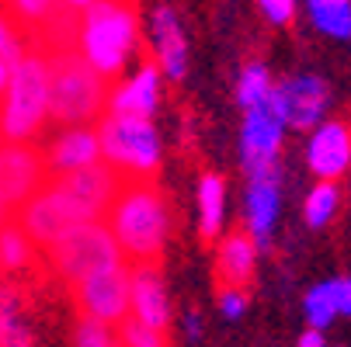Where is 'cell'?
I'll list each match as a JSON object with an SVG mask.
<instances>
[{
	"label": "cell",
	"instance_id": "obj_1",
	"mask_svg": "<svg viewBox=\"0 0 351 347\" xmlns=\"http://www.w3.org/2000/svg\"><path fill=\"white\" fill-rule=\"evenodd\" d=\"M105 216L122 257H129L132 264H157L171 236V205L164 191L154 184V177L122 181Z\"/></svg>",
	"mask_w": 351,
	"mask_h": 347
},
{
	"label": "cell",
	"instance_id": "obj_2",
	"mask_svg": "<svg viewBox=\"0 0 351 347\" xmlns=\"http://www.w3.org/2000/svg\"><path fill=\"white\" fill-rule=\"evenodd\" d=\"M73 49L101 77L115 80L139 53V11L132 0H94L80 11Z\"/></svg>",
	"mask_w": 351,
	"mask_h": 347
},
{
	"label": "cell",
	"instance_id": "obj_3",
	"mask_svg": "<svg viewBox=\"0 0 351 347\" xmlns=\"http://www.w3.org/2000/svg\"><path fill=\"white\" fill-rule=\"evenodd\" d=\"M108 108V80L97 77L77 49L49 53V118L60 125H90Z\"/></svg>",
	"mask_w": 351,
	"mask_h": 347
},
{
	"label": "cell",
	"instance_id": "obj_4",
	"mask_svg": "<svg viewBox=\"0 0 351 347\" xmlns=\"http://www.w3.org/2000/svg\"><path fill=\"white\" fill-rule=\"evenodd\" d=\"M49 122V56L25 53L0 90V139L32 142Z\"/></svg>",
	"mask_w": 351,
	"mask_h": 347
},
{
	"label": "cell",
	"instance_id": "obj_5",
	"mask_svg": "<svg viewBox=\"0 0 351 347\" xmlns=\"http://www.w3.org/2000/svg\"><path fill=\"white\" fill-rule=\"evenodd\" d=\"M97 142H101V160L132 181L154 177L164 157V142L154 125V118L136 115H105L97 125Z\"/></svg>",
	"mask_w": 351,
	"mask_h": 347
},
{
	"label": "cell",
	"instance_id": "obj_6",
	"mask_svg": "<svg viewBox=\"0 0 351 347\" xmlns=\"http://www.w3.org/2000/svg\"><path fill=\"white\" fill-rule=\"evenodd\" d=\"M90 219H97V216L84 202H77L60 177H53V181H45L42 188H35L18 205V226L32 236L35 246H45V250L56 240H63L73 226L90 222Z\"/></svg>",
	"mask_w": 351,
	"mask_h": 347
},
{
	"label": "cell",
	"instance_id": "obj_7",
	"mask_svg": "<svg viewBox=\"0 0 351 347\" xmlns=\"http://www.w3.org/2000/svg\"><path fill=\"white\" fill-rule=\"evenodd\" d=\"M49 261H53V271L60 274V281H66V285H77L90 271L125 264L105 219H90V222L73 226L63 240H56L49 246Z\"/></svg>",
	"mask_w": 351,
	"mask_h": 347
},
{
	"label": "cell",
	"instance_id": "obj_8",
	"mask_svg": "<svg viewBox=\"0 0 351 347\" xmlns=\"http://www.w3.org/2000/svg\"><path fill=\"white\" fill-rule=\"evenodd\" d=\"M268 101L282 115L285 129L310 132L330 112V83L320 73H292L271 83Z\"/></svg>",
	"mask_w": 351,
	"mask_h": 347
},
{
	"label": "cell",
	"instance_id": "obj_9",
	"mask_svg": "<svg viewBox=\"0 0 351 347\" xmlns=\"http://www.w3.org/2000/svg\"><path fill=\"white\" fill-rule=\"evenodd\" d=\"M285 142V122L271 108V101H261L254 108H243L240 125V167L247 177L258 174H278V157Z\"/></svg>",
	"mask_w": 351,
	"mask_h": 347
},
{
	"label": "cell",
	"instance_id": "obj_10",
	"mask_svg": "<svg viewBox=\"0 0 351 347\" xmlns=\"http://www.w3.org/2000/svg\"><path fill=\"white\" fill-rule=\"evenodd\" d=\"M73 295H77L80 316L119 326L122 320H129V268L112 264L101 271H90L73 285Z\"/></svg>",
	"mask_w": 351,
	"mask_h": 347
},
{
	"label": "cell",
	"instance_id": "obj_11",
	"mask_svg": "<svg viewBox=\"0 0 351 347\" xmlns=\"http://www.w3.org/2000/svg\"><path fill=\"white\" fill-rule=\"evenodd\" d=\"M45 174V157L32 142L0 139V219L18 209L35 188H42Z\"/></svg>",
	"mask_w": 351,
	"mask_h": 347
},
{
	"label": "cell",
	"instance_id": "obj_12",
	"mask_svg": "<svg viewBox=\"0 0 351 347\" xmlns=\"http://www.w3.org/2000/svg\"><path fill=\"white\" fill-rule=\"evenodd\" d=\"M306 167L317 181H341L351 170V125L341 118H324L310 129Z\"/></svg>",
	"mask_w": 351,
	"mask_h": 347
},
{
	"label": "cell",
	"instance_id": "obj_13",
	"mask_svg": "<svg viewBox=\"0 0 351 347\" xmlns=\"http://www.w3.org/2000/svg\"><path fill=\"white\" fill-rule=\"evenodd\" d=\"M282 170L278 174H258L247 177V191H243V222H247V236L258 243V250H268L275 240V226L282 216Z\"/></svg>",
	"mask_w": 351,
	"mask_h": 347
},
{
	"label": "cell",
	"instance_id": "obj_14",
	"mask_svg": "<svg viewBox=\"0 0 351 347\" xmlns=\"http://www.w3.org/2000/svg\"><path fill=\"white\" fill-rule=\"evenodd\" d=\"M129 320L167 330L171 326V295L160 268L154 261L129 268Z\"/></svg>",
	"mask_w": 351,
	"mask_h": 347
},
{
	"label": "cell",
	"instance_id": "obj_15",
	"mask_svg": "<svg viewBox=\"0 0 351 347\" xmlns=\"http://www.w3.org/2000/svg\"><path fill=\"white\" fill-rule=\"evenodd\" d=\"M149 45H154V63L164 80L181 83L188 77V35L174 8L160 4L149 14Z\"/></svg>",
	"mask_w": 351,
	"mask_h": 347
},
{
	"label": "cell",
	"instance_id": "obj_16",
	"mask_svg": "<svg viewBox=\"0 0 351 347\" xmlns=\"http://www.w3.org/2000/svg\"><path fill=\"white\" fill-rule=\"evenodd\" d=\"M164 97V73L157 70L154 60L136 66L132 77H125L112 94H108V115H136V118H154Z\"/></svg>",
	"mask_w": 351,
	"mask_h": 347
},
{
	"label": "cell",
	"instance_id": "obj_17",
	"mask_svg": "<svg viewBox=\"0 0 351 347\" xmlns=\"http://www.w3.org/2000/svg\"><path fill=\"white\" fill-rule=\"evenodd\" d=\"M101 160V142H97L94 125H66L53 146L45 150V170L49 174H73Z\"/></svg>",
	"mask_w": 351,
	"mask_h": 347
},
{
	"label": "cell",
	"instance_id": "obj_18",
	"mask_svg": "<svg viewBox=\"0 0 351 347\" xmlns=\"http://www.w3.org/2000/svg\"><path fill=\"white\" fill-rule=\"evenodd\" d=\"M60 181L66 184V191L77 198V202H84L97 219H105V212H108V205H112V198H115V191L122 188V174H115L105 160H97V164H90V167H84V170H73V174H60Z\"/></svg>",
	"mask_w": 351,
	"mask_h": 347
},
{
	"label": "cell",
	"instance_id": "obj_19",
	"mask_svg": "<svg viewBox=\"0 0 351 347\" xmlns=\"http://www.w3.org/2000/svg\"><path fill=\"white\" fill-rule=\"evenodd\" d=\"M258 243L250 240L247 233H230L219 240L216 250V274L223 281V288H247L254 281L258 271Z\"/></svg>",
	"mask_w": 351,
	"mask_h": 347
},
{
	"label": "cell",
	"instance_id": "obj_20",
	"mask_svg": "<svg viewBox=\"0 0 351 347\" xmlns=\"http://www.w3.org/2000/svg\"><path fill=\"white\" fill-rule=\"evenodd\" d=\"M32 344H35V326H32L28 295L18 281L4 278L0 281V347H32Z\"/></svg>",
	"mask_w": 351,
	"mask_h": 347
},
{
	"label": "cell",
	"instance_id": "obj_21",
	"mask_svg": "<svg viewBox=\"0 0 351 347\" xmlns=\"http://www.w3.org/2000/svg\"><path fill=\"white\" fill-rule=\"evenodd\" d=\"M195 212H198V236L206 243L216 240L226 226V181L219 174H202L195 191Z\"/></svg>",
	"mask_w": 351,
	"mask_h": 347
},
{
	"label": "cell",
	"instance_id": "obj_22",
	"mask_svg": "<svg viewBox=\"0 0 351 347\" xmlns=\"http://www.w3.org/2000/svg\"><path fill=\"white\" fill-rule=\"evenodd\" d=\"M35 250L32 236L18 226V219H0V274H25L35 268Z\"/></svg>",
	"mask_w": 351,
	"mask_h": 347
},
{
	"label": "cell",
	"instance_id": "obj_23",
	"mask_svg": "<svg viewBox=\"0 0 351 347\" xmlns=\"http://www.w3.org/2000/svg\"><path fill=\"white\" fill-rule=\"evenodd\" d=\"M306 14L313 28L327 38H351V0H306Z\"/></svg>",
	"mask_w": 351,
	"mask_h": 347
},
{
	"label": "cell",
	"instance_id": "obj_24",
	"mask_svg": "<svg viewBox=\"0 0 351 347\" xmlns=\"http://www.w3.org/2000/svg\"><path fill=\"white\" fill-rule=\"evenodd\" d=\"M341 205H344L341 188L334 181H317L306 191V198H303V219H306L310 229H324V226H330L337 219Z\"/></svg>",
	"mask_w": 351,
	"mask_h": 347
},
{
	"label": "cell",
	"instance_id": "obj_25",
	"mask_svg": "<svg viewBox=\"0 0 351 347\" xmlns=\"http://www.w3.org/2000/svg\"><path fill=\"white\" fill-rule=\"evenodd\" d=\"M303 313H306V323L317 326V330H327L341 313H337V281L327 278L320 285H313L303 299Z\"/></svg>",
	"mask_w": 351,
	"mask_h": 347
},
{
	"label": "cell",
	"instance_id": "obj_26",
	"mask_svg": "<svg viewBox=\"0 0 351 347\" xmlns=\"http://www.w3.org/2000/svg\"><path fill=\"white\" fill-rule=\"evenodd\" d=\"M271 70L265 66V63H258V60H250L243 70H240V77H237V105L240 108H254V105H261V101H268V94H271Z\"/></svg>",
	"mask_w": 351,
	"mask_h": 347
},
{
	"label": "cell",
	"instance_id": "obj_27",
	"mask_svg": "<svg viewBox=\"0 0 351 347\" xmlns=\"http://www.w3.org/2000/svg\"><path fill=\"white\" fill-rule=\"evenodd\" d=\"M4 4H8V18L32 35H42L49 21L60 14L56 0H4Z\"/></svg>",
	"mask_w": 351,
	"mask_h": 347
},
{
	"label": "cell",
	"instance_id": "obj_28",
	"mask_svg": "<svg viewBox=\"0 0 351 347\" xmlns=\"http://www.w3.org/2000/svg\"><path fill=\"white\" fill-rule=\"evenodd\" d=\"M73 347H122L119 344V326L80 316L73 323Z\"/></svg>",
	"mask_w": 351,
	"mask_h": 347
},
{
	"label": "cell",
	"instance_id": "obj_29",
	"mask_svg": "<svg viewBox=\"0 0 351 347\" xmlns=\"http://www.w3.org/2000/svg\"><path fill=\"white\" fill-rule=\"evenodd\" d=\"M119 344L122 347H171L167 330L146 326V323H136V320H122L119 323Z\"/></svg>",
	"mask_w": 351,
	"mask_h": 347
},
{
	"label": "cell",
	"instance_id": "obj_30",
	"mask_svg": "<svg viewBox=\"0 0 351 347\" xmlns=\"http://www.w3.org/2000/svg\"><path fill=\"white\" fill-rule=\"evenodd\" d=\"M28 31L21 25H14L8 14H0V60H4L8 66H14L25 53H28V45H25Z\"/></svg>",
	"mask_w": 351,
	"mask_h": 347
},
{
	"label": "cell",
	"instance_id": "obj_31",
	"mask_svg": "<svg viewBox=\"0 0 351 347\" xmlns=\"http://www.w3.org/2000/svg\"><path fill=\"white\" fill-rule=\"evenodd\" d=\"M258 8L265 14L268 25L275 28H289L295 21V11H299V0H258Z\"/></svg>",
	"mask_w": 351,
	"mask_h": 347
},
{
	"label": "cell",
	"instance_id": "obj_32",
	"mask_svg": "<svg viewBox=\"0 0 351 347\" xmlns=\"http://www.w3.org/2000/svg\"><path fill=\"white\" fill-rule=\"evenodd\" d=\"M219 313L226 320H240L247 313V292L243 288H223L219 292Z\"/></svg>",
	"mask_w": 351,
	"mask_h": 347
},
{
	"label": "cell",
	"instance_id": "obj_33",
	"mask_svg": "<svg viewBox=\"0 0 351 347\" xmlns=\"http://www.w3.org/2000/svg\"><path fill=\"white\" fill-rule=\"evenodd\" d=\"M337 281V313L351 316V274L348 278H334Z\"/></svg>",
	"mask_w": 351,
	"mask_h": 347
},
{
	"label": "cell",
	"instance_id": "obj_34",
	"mask_svg": "<svg viewBox=\"0 0 351 347\" xmlns=\"http://www.w3.org/2000/svg\"><path fill=\"white\" fill-rule=\"evenodd\" d=\"M181 326H184V340H188V344L202 340V316H198V313H188V316L181 320Z\"/></svg>",
	"mask_w": 351,
	"mask_h": 347
},
{
	"label": "cell",
	"instance_id": "obj_35",
	"mask_svg": "<svg viewBox=\"0 0 351 347\" xmlns=\"http://www.w3.org/2000/svg\"><path fill=\"white\" fill-rule=\"evenodd\" d=\"M295 347H330V344H327V333H324V330L310 326V330H303V333H299Z\"/></svg>",
	"mask_w": 351,
	"mask_h": 347
},
{
	"label": "cell",
	"instance_id": "obj_36",
	"mask_svg": "<svg viewBox=\"0 0 351 347\" xmlns=\"http://www.w3.org/2000/svg\"><path fill=\"white\" fill-rule=\"evenodd\" d=\"M90 4H94V0H56L60 14H70V18H80V11L90 8Z\"/></svg>",
	"mask_w": 351,
	"mask_h": 347
},
{
	"label": "cell",
	"instance_id": "obj_37",
	"mask_svg": "<svg viewBox=\"0 0 351 347\" xmlns=\"http://www.w3.org/2000/svg\"><path fill=\"white\" fill-rule=\"evenodd\" d=\"M8 73H11V66L0 60V90H4V83H8Z\"/></svg>",
	"mask_w": 351,
	"mask_h": 347
},
{
	"label": "cell",
	"instance_id": "obj_38",
	"mask_svg": "<svg viewBox=\"0 0 351 347\" xmlns=\"http://www.w3.org/2000/svg\"><path fill=\"white\" fill-rule=\"evenodd\" d=\"M348 174H351V170H348Z\"/></svg>",
	"mask_w": 351,
	"mask_h": 347
}]
</instances>
